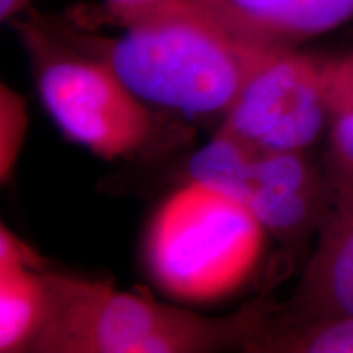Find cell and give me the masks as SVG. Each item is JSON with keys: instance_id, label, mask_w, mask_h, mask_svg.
Here are the masks:
<instances>
[{"instance_id": "cell-1", "label": "cell", "mask_w": 353, "mask_h": 353, "mask_svg": "<svg viewBox=\"0 0 353 353\" xmlns=\"http://www.w3.org/2000/svg\"><path fill=\"white\" fill-rule=\"evenodd\" d=\"M180 3L112 38L70 19L48 17L68 41L103 61L148 105L224 118L247 79L273 51L234 41Z\"/></svg>"}, {"instance_id": "cell-2", "label": "cell", "mask_w": 353, "mask_h": 353, "mask_svg": "<svg viewBox=\"0 0 353 353\" xmlns=\"http://www.w3.org/2000/svg\"><path fill=\"white\" fill-rule=\"evenodd\" d=\"M50 311L30 353H208L242 348L275 304L260 296L223 317L196 314L103 280L46 270Z\"/></svg>"}, {"instance_id": "cell-3", "label": "cell", "mask_w": 353, "mask_h": 353, "mask_svg": "<svg viewBox=\"0 0 353 353\" xmlns=\"http://www.w3.org/2000/svg\"><path fill=\"white\" fill-rule=\"evenodd\" d=\"M10 23L32 64L39 100L65 139L103 161L151 148L156 117L103 61L68 41L33 7Z\"/></svg>"}, {"instance_id": "cell-4", "label": "cell", "mask_w": 353, "mask_h": 353, "mask_svg": "<svg viewBox=\"0 0 353 353\" xmlns=\"http://www.w3.org/2000/svg\"><path fill=\"white\" fill-rule=\"evenodd\" d=\"M267 231L234 198L188 180L159 206L145 236L154 281L172 296H226L252 273Z\"/></svg>"}, {"instance_id": "cell-5", "label": "cell", "mask_w": 353, "mask_h": 353, "mask_svg": "<svg viewBox=\"0 0 353 353\" xmlns=\"http://www.w3.org/2000/svg\"><path fill=\"white\" fill-rule=\"evenodd\" d=\"M188 180L219 190L250 211L267 234L298 249L317 236L334 192L309 152L270 151L223 131L193 154Z\"/></svg>"}, {"instance_id": "cell-6", "label": "cell", "mask_w": 353, "mask_h": 353, "mask_svg": "<svg viewBox=\"0 0 353 353\" xmlns=\"http://www.w3.org/2000/svg\"><path fill=\"white\" fill-rule=\"evenodd\" d=\"M327 126L322 57L281 50L247 79L219 131L270 151L309 152Z\"/></svg>"}, {"instance_id": "cell-7", "label": "cell", "mask_w": 353, "mask_h": 353, "mask_svg": "<svg viewBox=\"0 0 353 353\" xmlns=\"http://www.w3.org/2000/svg\"><path fill=\"white\" fill-rule=\"evenodd\" d=\"M180 7L254 50H298L353 20V0H182Z\"/></svg>"}, {"instance_id": "cell-8", "label": "cell", "mask_w": 353, "mask_h": 353, "mask_svg": "<svg viewBox=\"0 0 353 353\" xmlns=\"http://www.w3.org/2000/svg\"><path fill=\"white\" fill-rule=\"evenodd\" d=\"M353 316V201L334 203L293 298L272 314L275 322Z\"/></svg>"}, {"instance_id": "cell-9", "label": "cell", "mask_w": 353, "mask_h": 353, "mask_svg": "<svg viewBox=\"0 0 353 353\" xmlns=\"http://www.w3.org/2000/svg\"><path fill=\"white\" fill-rule=\"evenodd\" d=\"M329 108L324 170L334 203L353 201V48L341 56L322 57Z\"/></svg>"}, {"instance_id": "cell-10", "label": "cell", "mask_w": 353, "mask_h": 353, "mask_svg": "<svg viewBox=\"0 0 353 353\" xmlns=\"http://www.w3.org/2000/svg\"><path fill=\"white\" fill-rule=\"evenodd\" d=\"M48 311L46 270L0 267V352L30 353Z\"/></svg>"}, {"instance_id": "cell-11", "label": "cell", "mask_w": 353, "mask_h": 353, "mask_svg": "<svg viewBox=\"0 0 353 353\" xmlns=\"http://www.w3.org/2000/svg\"><path fill=\"white\" fill-rule=\"evenodd\" d=\"M244 352L353 353V316L307 322H275L270 316Z\"/></svg>"}, {"instance_id": "cell-12", "label": "cell", "mask_w": 353, "mask_h": 353, "mask_svg": "<svg viewBox=\"0 0 353 353\" xmlns=\"http://www.w3.org/2000/svg\"><path fill=\"white\" fill-rule=\"evenodd\" d=\"M28 130V107L7 83L0 85V180L8 183L23 149Z\"/></svg>"}, {"instance_id": "cell-13", "label": "cell", "mask_w": 353, "mask_h": 353, "mask_svg": "<svg viewBox=\"0 0 353 353\" xmlns=\"http://www.w3.org/2000/svg\"><path fill=\"white\" fill-rule=\"evenodd\" d=\"M182 0H105L103 6L92 17V23L83 28L94 30L97 25L107 23L126 30L170 12Z\"/></svg>"}, {"instance_id": "cell-14", "label": "cell", "mask_w": 353, "mask_h": 353, "mask_svg": "<svg viewBox=\"0 0 353 353\" xmlns=\"http://www.w3.org/2000/svg\"><path fill=\"white\" fill-rule=\"evenodd\" d=\"M0 267H21L30 270H48V262L32 245L15 236L6 224L0 226Z\"/></svg>"}, {"instance_id": "cell-15", "label": "cell", "mask_w": 353, "mask_h": 353, "mask_svg": "<svg viewBox=\"0 0 353 353\" xmlns=\"http://www.w3.org/2000/svg\"><path fill=\"white\" fill-rule=\"evenodd\" d=\"M38 0H0V21L2 23H10L21 13H25L28 8L33 7Z\"/></svg>"}]
</instances>
